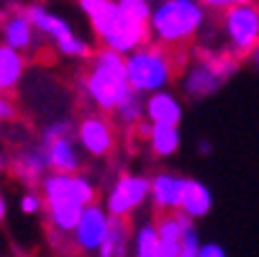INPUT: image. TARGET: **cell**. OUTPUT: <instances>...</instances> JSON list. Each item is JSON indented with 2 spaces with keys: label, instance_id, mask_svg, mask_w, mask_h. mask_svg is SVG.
I'll return each mask as SVG.
<instances>
[{
  "label": "cell",
  "instance_id": "cell-35",
  "mask_svg": "<svg viewBox=\"0 0 259 257\" xmlns=\"http://www.w3.org/2000/svg\"><path fill=\"white\" fill-rule=\"evenodd\" d=\"M0 170H3V157H0Z\"/></svg>",
  "mask_w": 259,
  "mask_h": 257
},
{
  "label": "cell",
  "instance_id": "cell-30",
  "mask_svg": "<svg viewBox=\"0 0 259 257\" xmlns=\"http://www.w3.org/2000/svg\"><path fill=\"white\" fill-rule=\"evenodd\" d=\"M203 6L210 8V11H224V13H226L234 3H231V0H208V3H203Z\"/></svg>",
  "mask_w": 259,
  "mask_h": 257
},
{
  "label": "cell",
  "instance_id": "cell-9",
  "mask_svg": "<svg viewBox=\"0 0 259 257\" xmlns=\"http://www.w3.org/2000/svg\"><path fill=\"white\" fill-rule=\"evenodd\" d=\"M77 141H80V146H82L88 155L103 157V155H108L110 150H113V144H116L113 126H110V121L105 116L90 114L77 126Z\"/></svg>",
  "mask_w": 259,
  "mask_h": 257
},
{
  "label": "cell",
  "instance_id": "cell-23",
  "mask_svg": "<svg viewBox=\"0 0 259 257\" xmlns=\"http://www.w3.org/2000/svg\"><path fill=\"white\" fill-rule=\"evenodd\" d=\"M134 257H159V234L157 224H144L134 239Z\"/></svg>",
  "mask_w": 259,
  "mask_h": 257
},
{
  "label": "cell",
  "instance_id": "cell-22",
  "mask_svg": "<svg viewBox=\"0 0 259 257\" xmlns=\"http://www.w3.org/2000/svg\"><path fill=\"white\" fill-rule=\"evenodd\" d=\"M116 119L126 126H139L146 119V98L139 93H131L118 108H116Z\"/></svg>",
  "mask_w": 259,
  "mask_h": 257
},
{
  "label": "cell",
  "instance_id": "cell-2",
  "mask_svg": "<svg viewBox=\"0 0 259 257\" xmlns=\"http://www.w3.org/2000/svg\"><path fill=\"white\" fill-rule=\"evenodd\" d=\"M85 93L88 98L100 108V111L116 114V108L134 93L128 85V72H126V57L100 49L93 57V67L85 78Z\"/></svg>",
  "mask_w": 259,
  "mask_h": 257
},
{
  "label": "cell",
  "instance_id": "cell-18",
  "mask_svg": "<svg viewBox=\"0 0 259 257\" xmlns=\"http://www.w3.org/2000/svg\"><path fill=\"white\" fill-rule=\"evenodd\" d=\"M213 206V196H210V188L203 186L198 180H190L188 186V193H185V201H182V213L188 218H203Z\"/></svg>",
  "mask_w": 259,
  "mask_h": 257
},
{
  "label": "cell",
  "instance_id": "cell-4",
  "mask_svg": "<svg viewBox=\"0 0 259 257\" xmlns=\"http://www.w3.org/2000/svg\"><path fill=\"white\" fill-rule=\"evenodd\" d=\"M126 72H128V85L139 95H154L167 90L172 75H175V64L169 54L159 47H144L126 57Z\"/></svg>",
  "mask_w": 259,
  "mask_h": 257
},
{
  "label": "cell",
  "instance_id": "cell-8",
  "mask_svg": "<svg viewBox=\"0 0 259 257\" xmlns=\"http://www.w3.org/2000/svg\"><path fill=\"white\" fill-rule=\"evenodd\" d=\"M110 234V216L103 206L93 203L85 208L80 224L75 229V244L82 252H100V247L105 244Z\"/></svg>",
  "mask_w": 259,
  "mask_h": 257
},
{
  "label": "cell",
  "instance_id": "cell-5",
  "mask_svg": "<svg viewBox=\"0 0 259 257\" xmlns=\"http://www.w3.org/2000/svg\"><path fill=\"white\" fill-rule=\"evenodd\" d=\"M224 33L229 44L234 47L236 57L239 54H254L259 47V6L254 3H234L224 13Z\"/></svg>",
  "mask_w": 259,
  "mask_h": 257
},
{
  "label": "cell",
  "instance_id": "cell-27",
  "mask_svg": "<svg viewBox=\"0 0 259 257\" xmlns=\"http://www.w3.org/2000/svg\"><path fill=\"white\" fill-rule=\"evenodd\" d=\"M41 208H44V198H41L39 193L28 191V193L21 196V211H23V213H39Z\"/></svg>",
  "mask_w": 259,
  "mask_h": 257
},
{
  "label": "cell",
  "instance_id": "cell-24",
  "mask_svg": "<svg viewBox=\"0 0 259 257\" xmlns=\"http://www.w3.org/2000/svg\"><path fill=\"white\" fill-rule=\"evenodd\" d=\"M57 49H59V54L72 57V59H93V57H95L90 42H85L82 36H77V33L69 36V39H64V42H59Z\"/></svg>",
  "mask_w": 259,
  "mask_h": 257
},
{
  "label": "cell",
  "instance_id": "cell-11",
  "mask_svg": "<svg viewBox=\"0 0 259 257\" xmlns=\"http://www.w3.org/2000/svg\"><path fill=\"white\" fill-rule=\"evenodd\" d=\"M0 36H3V44L16 49V52H31L33 44H36V36L39 31L33 28L31 18L26 16V11H13L3 18L0 23Z\"/></svg>",
  "mask_w": 259,
  "mask_h": 257
},
{
  "label": "cell",
  "instance_id": "cell-17",
  "mask_svg": "<svg viewBox=\"0 0 259 257\" xmlns=\"http://www.w3.org/2000/svg\"><path fill=\"white\" fill-rule=\"evenodd\" d=\"M23 69H26V57L6 44H0V95L11 93L21 83Z\"/></svg>",
  "mask_w": 259,
  "mask_h": 257
},
{
  "label": "cell",
  "instance_id": "cell-34",
  "mask_svg": "<svg viewBox=\"0 0 259 257\" xmlns=\"http://www.w3.org/2000/svg\"><path fill=\"white\" fill-rule=\"evenodd\" d=\"M254 62H256V67H259V47H256V52H254Z\"/></svg>",
  "mask_w": 259,
  "mask_h": 257
},
{
  "label": "cell",
  "instance_id": "cell-26",
  "mask_svg": "<svg viewBox=\"0 0 259 257\" xmlns=\"http://www.w3.org/2000/svg\"><path fill=\"white\" fill-rule=\"evenodd\" d=\"M69 131H72V124H69L67 119H57V121H52V124L44 126L41 141H44V146H49V144H54V141L69 139Z\"/></svg>",
  "mask_w": 259,
  "mask_h": 257
},
{
  "label": "cell",
  "instance_id": "cell-3",
  "mask_svg": "<svg viewBox=\"0 0 259 257\" xmlns=\"http://www.w3.org/2000/svg\"><path fill=\"white\" fill-rule=\"evenodd\" d=\"M205 23V6L195 0H162L152 8L149 31L159 44H185Z\"/></svg>",
  "mask_w": 259,
  "mask_h": 257
},
{
  "label": "cell",
  "instance_id": "cell-25",
  "mask_svg": "<svg viewBox=\"0 0 259 257\" xmlns=\"http://www.w3.org/2000/svg\"><path fill=\"white\" fill-rule=\"evenodd\" d=\"M118 8H121L128 18H134V21H139V23H149L154 6H149L146 0H118Z\"/></svg>",
  "mask_w": 259,
  "mask_h": 257
},
{
  "label": "cell",
  "instance_id": "cell-14",
  "mask_svg": "<svg viewBox=\"0 0 259 257\" xmlns=\"http://www.w3.org/2000/svg\"><path fill=\"white\" fill-rule=\"evenodd\" d=\"M182 119V103L175 93L162 90L146 98V121L154 126H177Z\"/></svg>",
  "mask_w": 259,
  "mask_h": 257
},
{
  "label": "cell",
  "instance_id": "cell-21",
  "mask_svg": "<svg viewBox=\"0 0 259 257\" xmlns=\"http://www.w3.org/2000/svg\"><path fill=\"white\" fill-rule=\"evenodd\" d=\"M149 146L157 157H169L180 150V129L177 126H154L149 134Z\"/></svg>",
  "mask_w": 259,
  "mask_h": 257
},
{
  "label": "cell",
  "instance_id": "cell-10",
  "mask_svg": "<svg viewBox=\"0 0 259 257\" xmlns=\"http://www.w3.org/2000/svg\"><path fill=\"white\" fill-rule=\"evenodd\" d=\"M190 180L180 177L175 172H159L152 180V203L162 213H177L182 208L185 193H188Z\"/></svg>",
  "mask_w": 259,
  "mask_h": 257
},
{
  "label": "cell",
  "instance_id": "cell-15",
  "mask_svg": "<svg viewBox=\"0 0 259 257\" xmlns=\"http://www.w3.org/2000/svg\"><path fill=\"white\" fill-rule=\"evenodd\" d=\"M52 167V162H49V152H47V146H28V150H23L21 155H18V160H16V165H13V170H16V175L18 177H23V180H28V182H36V180H44Z\"/></svg>",
  "mask_w": 259,
  "mask_h": 257
},
{
  "label": "cell",
  "instance_id": "cell-12",
  "mask_svg": "<svg viewBox=\"0 0 259 257\" xmlns=\"http://www.w3.org/2000/svg\"><path fill=\"white\" fill-rule=\"evenodd\" d=\"M221 83H224V78L218 75V69L213 67V62L205 57V59L195 62L188 72H185L182 90L188 93V95H193V98H205L213 90H218Z\"/></svg>",
  "mask_w": 259,
  "mask_h": 257
},
{
  "label": "cell",
  "instance_id": "cell-33",
  "mask_svg": "<svg viewBox=\"0 0 259 257\" xmlns=\"http://www.w3.org/2000/svg\"><path fill=\"white\" fill-rule=\"evenodd\" d=\"M180 257H198V252H193V249H182Z\"/></svg>",
  "mask_w": 259,
  "mask_h": 257
},
{
  "label": "cell",
  "instance_id": "cell-13",
  "mask_svg": "<svg viewBox=\"0 0 259 257\" xmlns=\"http://www.w3.org/2000/svg\"><path fill=\"white\" fill-rule=\"evenodd\" d=\"M26 16L31 18V23H33L36 31H39L41 36H49V39L57 42V44L64 42V39H69V36H75V31H72V23H69L64 16L49 11L47 6L33 3V6L26 8Z\"/></svg>",
  "mask_w": 259,
  "mask_h": 257
},
{
  "label": "cell",
  "instance_id": "cell-7",
  "mask_svg": "<svg viewBox=\"0 0 259 257\" xmlns=\"http://www.w3.org/2000/svg\"><path fill=\"white\" fill-rule=\"evenodd\" d=\"M146 198H152V180L144 175H121L116 186L110 188L105 198V211L110 218H126L131 211H136Z\"/></svg>",
  "mask_w": 259,
  "mask_h": 257
},
{
  "label": "cell",
  "instance_id": "cell-29",
  "mask_svg": "<svg viewBox=\"0 0 259 257\" xmlns=\"http://www.w3.org/2000/svg\"><path fill=\"white\" fill-rule=\"evenodd\" d=\"M13 116H16V105L11 103V98L0 95V124H3V121H11Z\"/></svg>",
  "mask_w": 259,
  "mask_h": 257
},
{
  "label": "cell",
  "instance_id": "cell-1",
  "mask_svg": "<svg viewBox=\"0 0 259 257\" xmlns=\"http://www.w3.org/2000/svg\"><path fill=\"white\" fill-rule=\"evenodd\" d=\"M90 26L103 47L121 57H131L134 52L149 47V23L128 18L113 0H100L98 11L90 16Z\"/></svg>",
  "mask_w": 259,
  "mask_h": 257
},
{
  "label": "cell",
  "instance_id": "cell-36",
  "mask_svg": "<svg viewBox=\"0 0 259 257\" xmlns=\"http://www.w3.org/2000/svg\"><path fill=\"white\" fill-rule=\"evenodd\" d=\"M0 23H3V21H0Z\"/></svg>",
  "mask_w": 259,
  "mask_h": 257
},
{
  "label": "cell",
  "instance_id": "cell-32",
  "mask_svg": "<svg viewBox=\"0 0 259 257\" xmlns=\"http://www.w3.org/2000/svg\"><path fill=\"white\" fill-rule=\"evenodd\" d=\"M198 150H200V155H208V152H210V144H208V141H200Z\"/></svg>",
  "mask_w": 259,
  "mask_h": 257
},
{
  "label": "cell",
  "instance_id": "cell-20",
  "mask_svg": "<svg viewBox=\"0 0 259 257\" xmlns=\"http://www.w3.org/2000/svg\"><path fill=\"white\" fill-rule=\"evenodd\" d=\"M98 257H128V229L123 218H110V234L100 247Z\"/></svg>",
  "mask_w": 259,
  "mask_h": 257
},
{
  "label": "cell",
  "instance_id": "cell-19",
  "mask_svg": "<svg viewBox=\"0 0 259 257\" xmlns=\"http://www.w3.org/2000/svg\"><path fill=\"white\" fill-rule=\"evenodd\" d=\"M85 208L82 206H75V203H62V206H49V224L54 232L59 234H75L80 218H82Z\"/></svg>",
  "mask_w": 259,
  "mask_h": 257
},
{
  "label": "cell",
  "instance_id": "cell-31",
  "mask_svg": "<svg viewBox=\"0 0 259 257\" xmlns=\"http://www.w3.org/2000/svg\"><path fill=\"white\" fill-rule=\"evenodd\" d=\"M6 211H8V203H6L3 193H0V222H3V218H6Z\"/></svg>",
  "mask_w": 259,
  "mask_h": 257
},
{
  "label": "cell",
  "instance_id": "cell-28",
  "mask_svg": "<svg viewBox=\"0 0 259 257\" xmlns=\"http://www.w3.org/2000/svg\"><path fill=\"white\" fill-rule=\"evenodd\" d=\"M198 257H226V249L215 242H203V247L198 249Z\"/></svg>",
  "mask_w": 259,
  "mask_h": 257
},
{
  "label": "cell",
  "instance_id": "cell-6",
  "mask_svg": "<svg viewBox=\"0 0 259 257\" xmlns=\"http://www.w3.org/2000/svg\"><path fill=\"white\" fill-rule=\"evenodd\" d=\"M41 196L47 206H62V203H75V206H93L95 203V186L85 175H62L49 172L41 180Z\"/></svg>",
  "mask_w": 259,
  "mask_h": 257
},
{
  "label": "cell",
  "instance_id": "cell-16",
  "mask_svg": "<svg viewBox=\"0 0 259 257\" xmlns=\"http://www.w3.org/2000/svg\"><path fill=\"white\" fill-rule=\"evenodd\" d=\"M49 152V162H52V170L54 172H62V175H77V170L82 167V157H80V150L72 139H62V141H54L47 146Z\"/></svg>",
  "mask_w": 259,
  "mask_h": 257
}]
</instances>
